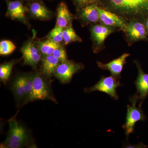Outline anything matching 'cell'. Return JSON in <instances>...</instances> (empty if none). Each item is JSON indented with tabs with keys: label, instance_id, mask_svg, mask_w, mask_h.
<instances>
[{
	"label": "cell",
	"instance_id": "1",
	"mask_svg": "<svg viewBox=\"0 0 148 148\" xmlns=\"http://www.w3.org/2000/svg\"><path fill=\"white\" fill-rule=\"evenodd\" d=\"M108 2L110 10L119 15L148 16V0H108Z\"/></svg>",
	"mask_w": 148,
	"mask_h": 148
},
{
	"label": "cell",
	"instance_id": "2",
	"mask_svg": "<svg viewBox=\"0 0 148 148\" xmlns=\"http://www.w3.org/2000/svg\"><path fill=\"white\" fill-rule=\"evenodd\" d=\"M9 131L4 143L5 147L22 148L30 142V135L25 127L22 126L14 118L9 121Z\"/></svg>",
	"mask_w": 148,
	"mask_h": 148
},
{
	"label": "cell",
	"instance_id": "3",
	"mask_svg": "<svg viewBox=\"0 0 148 148\" xmlns=\"http://www.w3.org/2000/svg\"><path fill=\"white\" fill-rule=\"evenodd\" d=\"M38 100H49L57 103L47 80L40 74L36 73L34 75L33 94L30 102Z\"/></svg>",
	"mask_w": 148,
	"mask_h": 148
},
{
	"label": "cell",
	"instance_id": "4",
	"mask_svg": "<svg viewBox=\"0 0 148 148\" xmlns=\"http://www.w3.org/2000/svg\"><path fill=\"white\" fill-rule=\"evenodd\" d=\"M130 101L132 106H127V116L125 123L122 127L125 130V134L128 138L129 135L134 132L135 124L139 121H145L146 116L140 107H136V104L138 101L135 98L131 97Z\"/></svg>",
	"mask_w": 148,
	"mask_h": 148
},
{
	"label": "cell",
	"instance_id": "5",
	"mask_svg": "<svg viewBox=\"0 0 148 148\" xmlns=\"http://www.w3.org/2000/svg\"><path fill=\"white\" fill-rule=\"evenodd\" d=\"M118 79L112 76L103 77L97 83L92 87L86 88L85 91L90 92L94 91H99L105 92L110 95L114 100L118 99L119 96L117 93L116 89L119 86L122 85Z\"/></svg>",
	"mask_w": 148,
	"mask_h": 148
},
{
	"label": "cell",
	"instance_id": "6",
	"mask_svg": "<svg viewBox=\"0 0 148 148\" xmlns=\"http://www.w3.org/2000/svg\"><path fill=\"white\" fill-rule=\"evenodd\" d=\"M82 68L81 64L67 60L59 64L54 75L62 83H66L70 82L74 74Z\"/></svg>",
	"mask_w": 148,
	"mask_h": 148
},
{
	"label": "cell",
	"instance_id": "7",
	"mask_svg": "<svg viewBox=\"0 0 148 148\" xmlns=\"http://www.w3.org/2000/svg\"><path fill=\"white\" fill-rule=\"evenodd\" d=\"M135 63L138 68V74L135 82L137 92L132 97L138 101H140L139 107H141L143 101L148 96V74L143 71L138 61H135Z\"/></svg>",
	"mask_w": 148,
	"mask_h": 148
},
{
	"label": "cell",
	"instance_id": "8",
	"mask_svg": "<svg viewBox=\"0 0 148 148\" xmlns=\"http://www.w3.org/2000/svg\"><path fill=\"white\" fill-rule=\"evenodd\" d=\"M123 31L130 41L148 39L147 32L144 22L136 20H132L127 22Z\"/></svg>",
	"mask_w": 148,
	"mask_h": 148
},
{
	"label": "cell",
	"instance_id": "9",
	"mask_svg": "<svg viewBox=\"0 0 148 148\" xmlns=\"http://www.w3.org/2000/svg\"><path fill=\"white\" fill-rule=\"evenodd\" d=\"M100 21L104 25L112 27H118L122 30L125 29L127 22L124 18L116 14L98 7Z\"/></svg>",
	"mask_w": 148,
	"mask_h": 148
},
{
	"label": "cell",
	"instance_id": "10",
	"mask_svg": "<svg viewBox=\"0 0 148 148\" xmlns=\"http://www.w3.org/2000/svg\"><path fill=\"white\" fill-rule=\"evenodd\" d=\"M130 55L129 53H125L123 54L119 58L114 59L107 64H103L100 62H97L99 68L103 70H108L112 76L119 79L120 77L121 73L123 66L126 63V58Z\"/></svg>",
	"mask_w": 148,
	"mask_h": 148
},
{
	"label": "cell",
	"instance_id": "11",
	"mask_svg": "<svg viewBox=\"0 0 148 148\" xmlns=\"http://www.w3.org/2000/svg\"><path fill=\"white\" fill-rule=\"evenodd\" d=\"M114 27L103 24H95L91 29V36L94 44L98 47L103 45L104 41L114 31Z\"/></svg>",
	"mask_w": 148,
	"mask_h": 148
},
{
	"label": "cell",
	"instance_id": "12",
	"mask_svg": "<svg viewBox=\"0 0 148 148\" xmlns=\"http://www.w3.org/2000/svg\"><path fill=\"white\" fill-rule=\"evenodd\" d=\"M26 8L22 3L16 1L8 3V16L13 19H16L26 24L27 22Z\"/></svg>",
	"mask_w": 148,
	"mask_h": 148
},
{
	"label": "cell",
	"instance_id": "13",
	"mask_svg": "<svg viewBox=\"0 0 148 148\" xmlns=\"http://www.w3.org/2000/svg\"><path fill=\"white\" fill-rule=\"evenodd\" d=\"M98 7L95 4H91L80 8L79 17L87 23H95L100 21Z\"/></svg>",
	"mask_w": 148,
	"mask_h": 148
},
{
	"label": "cell",
	"instance_id": "14",
	"mask_svg": "<svg viewBox=\"0 0 148 148\" xmlns=\"http://www.w3.org/2000/svg\"><path fill=\"white\" fill-rule=\"evenodd\" d=\"M72 20L73 17L67 5L64 3H61L57 9L56 26L64 29L72 25Z\"/></svg>",
	"mask_w": 148,
	"mask_h": 148
},
{
	"label": "cell",
	"instance_id": "15",
	"mask_svg": "<svg viewBox=\"0 0 148 148\" xmlns=\"http://www.w3.org/2000/svg\"><path fill=\"white\" fill-rule=\"evenodd\" d=\"M60 62L53 55L44 56L42 59L41 71L47 77L52 76L54 75L56 70Z\"/></svg>",
	"mask_w": 148,
	"mask_h": 148
},
{
	"label": "cell",
	"instance_id": "16",
	"mask_svg": "<svg viewBox=\"0 0 148 148\" xmlns=\"http://www.w3.org/2000/svg\"><path fill=\"white\" fill-rule=\"evenodd\" d=\"M29 10L32 16L40 20H47L52 15L51 12L40 3H32L29 7Z\"/></svg>",
	"mask_w": 148,
	"mask_h": 148
},
{
	"label": "cell",
	"instance_id": "17",
	"mask_svg": "<svg viewBox=\"0 0 148 148\" xmlns=\"http://www.w3.org/2000/svg\"><path fill=\"white\" fill-rule=\"evenodd\" d=\"M25 75L19 76L14 80L12 86V92L18 102L25 98Z\"/></svg>",
	"mask_w": 148,
	"mask_h": 148
},
{
	"label": "cell",
	"instance_id": "18",
	"mask_svg": "<svg viewBox=\"0 0 148 148\" xmlns=\"http://www.w3.org/2000/svg\"><path fill=\"white\" fill-rule=\"evenodd\" d=\"M38 45L40 52L44 56L52 55L55 49L61 46L60 44L56 43L49 39L40 42Z\"/></svg>",
	"mask_w": 148,
	"mask_h": 148
},
{
	"label": "cell",
	"instance_id": "19",
	"mask_svg": "<svg viewBox=\"0 0 148 148\" xmlns=\"http://www.w3.org/2000/svg\"><path fill=\"white\" fill-rule=\"evenodd\" d=\"M63 41L65 44H68L73 42H81L82 39L74 31L72 25L64 28L63 30Z\"/></svg>",
	"mask_w": 148,
	"mask_h": 148
},
{
	"label": "cell",
	"instance_id": "20",
	"mask_svg": "<svg viewBox=\"0 0 148 148\" xmlns=\"http://www.w3.org/2000/svg\"><path fill=\"white\" fill-rule=\"evenodd\" d=\"M16 61H12L1 64L0 66V79L1 80L4 84H6L8 80L12 70Z\"/></svg>",
	"mask_w": 148,
	"mask_h": 148
},
{
	"label": "cell",
	"instance_id": "21",
	"mask_svg": "<svg viewBox=\"0 0 148 148\" xmlns=\"http://www.w3.org/2000/svg\"><path fill=\"white\" fill-rule=\"evenodd\" d=\"M34 75L28 74L25 75V98L24 103L30 102V99L33 94Z\"/></svg>",
	"mask_w": 148,
	"mask_h": 148
},
{
	"label": "cell",
	"instance_id": "22",
	"mask_svg": "<svg viewBox=\"0 0 148 148\" xmlns=\"http://www.w3.org/2000/svg\"><path fill=\"white\" fill-rule=\"evenodd\" d=\"M23 58H24V64L35 67L41 60L42 54L40 52L32 53L23 56Z\"/></svg>",
	"mask_w": 148,
	"mask_h": 148
},
{
	"label": "cell",
	"instance_id": "23",
	"mask_svg": "<svg viewBox=\"0 0 148 148\" xmlns=\"http://www.w3.org/2000/svg\"><path fill=\"white\" fill-rule=\"evenodd\" d=\"M16 48V46L10 41L8 40L1 41L0 42V54L9 55L12 53Z\"/></svg>",
	"mask_w": 148,
	"mask_h": 148
},
{
	"label": "cell",
	"instance_id": "24",
	"mask_svg": "<svg viewBox=\"0 0 148 148\" xmlns=\"http://www.w3.org/2000/svg\"><path fill=\"white\" fill-rule=\"evenodd\" d=\"M63 28L56 26L49 34L48 38L56 43L60 44L63 40Z\"/></svg>",
	"mask_w": 148,
	"mask_h": 148
},
{
	"label": "cell",
	"instance_id": "25",
	"mask_svg": "<svg viewBox=\"0 0 148 148\" xmlns=\"http://www.w3.org/2000/svg\"><path fill=\"white\" fill-rule=\"evenodd\" d=\"M21 51L23 56L40 52L38 48L37 47L32 41H28L24 44L21 48Z\"/></svg>",
	"mask_w": 148,
	"mask_h": 148
},
{
	"label": "cell",
	"instance_id": "26",
	"mask_svg": "<svg viewBox=\"0 0 148 148\" xmlns=\"http://www.w3.org/2000/svg\"><path fill=\"white\" fill-rule=\"evenodd\" d=\"M52 55L58 59L60 63H64L67 61V55L65 49L62 47H60L56 49Z\"/></svg>",
	"mask_w": 148,
	"mask_h": 148
},
{
	"label": "cell",
	"instance_id": "27",
	"mask_svg": "<svg viewBox=\"0 0 148 148\" xmlns=\"http://www.w3.org/2000/svg\"><path fill=\"white\" fill-rule=\"evenodd\" d=\"M74 1L77 7L81 8L88 5L94 3L98 0H74Z\"/></svg>",
	"mask_w": 148,
	"mask_h": 148
},
{
	"label": "cell",
	"instance_id": "28",
	"mask_svg": "<svg viewBox=\"0 0 148 148\" xmlns=\"http://www.w3.org/2000/svg\"><path fill=\"white\" fill-rule=\"evenodd\" d=\"M144 23L145 24V26L146 29H147V32L148 35V16H146L145 18Z\"/></svg>",
	"mask_w": 148,
	"mask_h": 148
}]
</instances>
